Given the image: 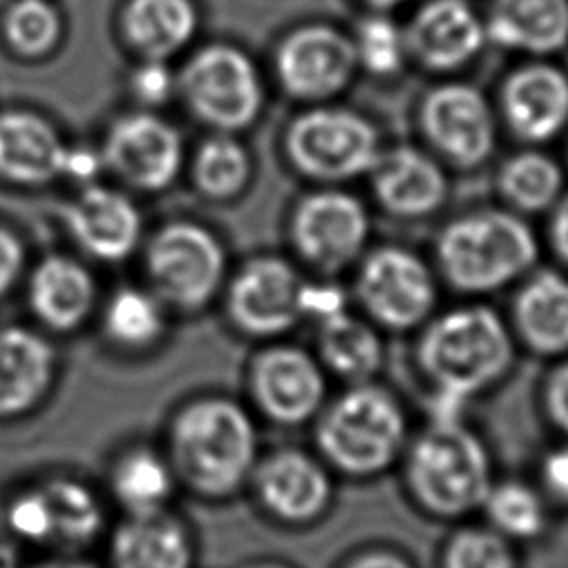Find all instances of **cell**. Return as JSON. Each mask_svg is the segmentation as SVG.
Here are the masks:
<instances>
[{"label": "cell", "mask_w": 568, "mask_h": 568, "mask_svg": "<svg viewBox=\"0 0 568 568\" xmlns=\"http://www.w3.org/2000/svg\"><path fill=\"white\" fill-rule=\"evenodd\" d=\"M539 260L528 222L506 206H481L448 220L435 237L442 280L464 295H488L526 277Z\"/></svg>", "instance_id": "obj_1"}, {"label": "cell", "mask_w": 568, "mask_h": 568, "mask_svg": "<svg viewBox=\"0 0 568 568\" xmlns=\"http://www.w3.org/2000/svg\"><path fill=\"white\" fill-rule=\"evenodd\" d=\"M171 453L175 470L197 495L226 497L255 468L257 433L235 402L200 399L175 417Z\"/></svg>", "instance_id": "obj_2"}, {"label": "cell", "mask_w": 568, "mask_h": 568, "mask_svg": "<svg viewBox=\"0 0 568 568\" xmlns=\"http://www.w3.org/2000/svg\"><path fill=\"white\" fill-rule=\"evenodd\" d=\"M417 362L439 393L468 402L508 371L513 337L490 306H457L426 326L417 344Z\"/></svg>", "instance_id": "obj_3"}, {"label": "cell", "mask_w": 568, "mask_h": 568, "mask_svg": "<svg viewBox=\"0 0 568 568\" xmlns=\"http://www.w3.org/2000/svg\"><path fill=\"white\" fill-rule=\"evenodd\" d=\"M484 444L462 422L433 424L408 457V486L428 513L459 517L484 506L493 481Z\"/></svg>", "instance_id": "obj_4"}, {"label": "cell", "mask_w": 568, "mask_h": 568, "mask_svg": "<svg viewBox=\"0 0 568 568\" xmlns=\"http://www.w3.org/2000/svg\"><path fill=\"white\" fill-rule=\"evenodd\" d=\"M315 435L320 450L335 468L368 477L397 459L406 419L390 393L373 384H357L322 415Z\"/></svg>", "instance_id": "obj_5"}, {"label": "cell", "mask_w": 568, "mask_h": 568, "mask_svg": "<svg viewBox=\"0 0 568 568\" xmlns=\"http://www.w3.org/2000/svg\"><path fill=\"white\" fill-rule=\"evenodd\" d=\"M417 126L430 153L457 171L484 166L497 146V113L470 82L430 87L417 106Z\"/></svg>", "instance_id": "obj_6"}, {"label": "cell", "mask_w": 568, "mask_h": 568, "mask_svg": "<svg viewBox=\"0 0 568 568\" xmlns=\"http://www.w3.org/2000/svg\"><path fill=\"white\" fill-rule=\"evenodd\" d=\"M286 146L304 175L344 182L373 169L382 153V138L366 115L342 106H320L291 124Z\"/></svg>", "instance_id": "obj_7"}, {"label": "cell", "mask_w": 568, "mask_h": 568, "mask_svg": "<svg viewBox=\"0 0 568 568\" xmlns=\"http://www.w3.org/2000/svg\"><path fill=\"white\" fill-rule=\"evenodd\" d=\"M355 293L364 311L379 326L410 331L435 311L437 280L415 251L384 244L364 253L355 277Z\"/></svg>", "instance_id": "obj_8"}, {"label": "cell", "mask_w": 568, "mask_h": 568, "mask_svg": "<svg viewBox=\"0 0 568 568\" xmlns=\"http://www.w3.org/2000/svg\"><path fill=\"white\" fill-rule=\"evenodd\" d=\"M182 89L195 113L220 126L240 129L260 111L262 89L251 60L231 47H209L186 64Z\"/></svg>", "instance_id": "obj_9"}, {"label": "cell", "mask_w": 568, "mask_h": 568, "mask_svg": "<svg viewBox=\"0 0 568 568\" xmlns=\"http://www.w3.org/2000/svg\"><path fill=\"white\" fill-rule=\"evenodd\" d=\"M508 133L526 144H546L568 126V73L546 58L510 69L497 93Z\"/></svg>", "instance_id": "obj_10"}, {"label": "cell", "mask_w": 568, "mask_h": 568, "mask_svg": "<svg viewBox=\"0 0 568 568\" xmlns=\"http://www.w3.org/2000/svg\"><path fill=\"white\" fill-rule=\"evenodd\" d=\"M408 60L430 73H455L484 51V16L470 0H422L404 24Z\"/></svg>", "instance_id": "obj_11"}, {"label": "cell", "mask_w": 568, "mask_h": 568, "mask_svg": "<svg viewBox=\"0 0 568 568\" xmlns=\"http://www.w3.org/2000/svg\"><path fill=\"white\" fill-rule=\"evenodd\" d=\"M371 217L359 197L326 189L304 197L293 217L297 251L322 271H339L357 260L368 242Z\"/></svg>", "instance_id": "obj_12"}, {"label": "cell", "mask_w": 568, "mask_h": 568, "mask_svg": "<svg viewBox=\"0 0 568 568\" xmlns=\"http://www.w3.org/2000/svg\"><path fill=\"white\" fill-rule=\"evenodd\" d=\"M222 268L220 244L195 224L162 229L149 248V271L158 291L182 308L202 306L217 288Z\"/></svg>", "instance_id": "obj_13"}, {"label": "cell", "mask_w": 568, "mask_h": 568, "mask_svg": "<svg viewBox=\"0 0 568 568\" xmlns=\"http://www.w3.org/2000/svg\"><path fill=\"white\" fill-rule=\"evenodd\" d=\"M355 71L353 38L328 24H308L293 31L277 53V73L284 89L302 100H328L342 93Z\"/></svg>", "instance_id": "obj_14"}, {"label": "cell", "mask_w": 568, "mask_h": 568, "mask_svg": "<svg viewBox=\"0 0 568 568\" xmlns=\"http://www.w3.org/2000/svg\"><path fill=\"white\" fill-rule=\"evenodd\" d=\"M368 175L375 202L395 220L430 217L448 197L444 164L430 151L413 144L382 149Z\"/></svg>", "instance_id": "obj_15"}, {"label": "cell", "mask_w": 568, "mask_h": 568, "mask_svg": "<svg viewBox=\"0 0 568 568\" xmlns=\"http://www.w3.org/2000/svg\"><path fill=\"white\" fill-rule=\"evenodd\" d=\"M251 388L257 406L280 424L311 419L326 393L317 362L293 346H277L262 353L251 373Z\"/></svg>", "instance_id": "obj_16"}, {"label": "cell", "mask_w": 568, "mask_h": 568, "mask_svg": "<svg viewBox=\"0 0 568 568\" xmlns=\"http://www.w3.org/2000/svg\"><path fill=\"white\" fill-rule=\"evenodd\" d=\"M104 160L129 184L162 189L178 173L182 144L164 120L155 115H126L111 126Z\"/></svg>", "instance_id": "obj_17"}, {"label": "cell", "mask_w": 568, "mask_h": 568, "mask_svg": "<svg viewBox=\"0 0 568 568\" xmlns=\"http://www.w3.org/2000/svg\"><path fill=\"white\" fill-rule=\"evenodd\" d=\"M300 288L297 273L284 260H255L231 286V315L251 335L282 333L302 315Z\"/></svg>", "instance_id": "obj_18"}, {"label": "cell", "mask_w": 568, "mask_h": 568, "mask_svg": "<svg viewBox=\"0 0 568 568\" xmlns=\"http://www.w3.org/2000/svg\"><path fill=\"white\" fill-rule=\"evenodd\" d=\"M253 479L262 506L288 524L320 517L333 493L326 470L300 450L273 453L255 468Z\"/></svg>", "instance_id": "obj_19"}, {"label": "cell", "mask_w": 568, "mask_h": 568, "mask_svg": "<svg viewBox=\"0 0 568 568\" xmlns=\"http://www.w3.org/2000/svg\"><path fill=\"white\" fill-rule=\"evenodd\" d=\"M484 24L495 47L548 58L568 47V0H493Z\"/></svg>", "instance_id": "obj_20"}, {"label": "cell", "mask_w": 568, "mask_h": 568, "mask_svg": "<svg viewBox=\"0 0 568 568\" xmlns=\"http://www.w3.org/2000/svg\"><path fill=\"white\" fill-rule=\"evenodd\" d=\"M513 324L539 355L568 351V275L555 268L530 271L513 300Z\"/></svg>", "instance_id": "obj_21"}, {"label": "cell", "mask_w": 568, "mask_h": 568, "mask_svg": "<svg viewBox=\"0 0 568 568\" xmlns=\"http://www.w3.org/2000/svg\"><path fill=\"white\" fill-rule=\"evenodd\" d=\"M64 220L75 240L104 260L124 257L140 233V217L133 204L102 186L84 189L67 209Z\"/></svg>", "instance_id": "obj_22"}, {"label": "cell", "mask_w": 568, "mask_h": 568, "mask_svg": "<svg viewBox=\"0 0 568 568\" xmlns=\"http://www.w3.org/2000/svg\"><path fill=\"white\" fill-rule=\"evenodd\" d=\"M191 541L184 526L162 510L129 515L111 539L115 568H189Z\"/></svg>", "instance_id": "obj_23"}, {"label": "cell", "mask_w": 568, "mask_h": 568, "mask_svg": "<svg viewBox=\"0 0 568 568\" xmlns=\"http://www.w3.org/2000/svg\"><path fill=\"white\" fill-rule=\"evenodd\" d=\"M53 373L51 346L24 328L0 331V417H16L36 406Z\"/></svg>", "instance_id": "obj_24"}, {"label": "cell", "mask_w": 568, "mask_h": 568, "mask_svg": "<svg viewBox=\"0 0 568 568\" xmlns=\"http://www.w3.org/2000/svg\"><path fill=\"white\" fill-rule=\"evenodd\" d=\"M67 146L55 131L29 113L0 115V173L16 182H44L62 173Z\"/></svg>", "instance_id": "obj_25"}, {"label": "cell", "mask_w": 568, "mask_h": 568, "mask_svg": "<svg viewBox=\"0 0 568 568\" xmlns=\"http://www.w3.org/2000/svg\"><path fill=\"white\" fill-rule=\"evenodd\" d=\"M495 186L506 209L519 215L544 213L564 195V169L546 151L521 149L497 166Z\"/></svg>", "instance_id": "obj_26"}, {"label": "cell", "mask_w": 568, "mask_h": 568, "mask_svg": "<svg viewBox=\"0 0 568 568\" xmlns=\"http://www.w3.org/2000/svg\"><path fill=\"white\" fill-rule=\"evenodd\" d=\"M29 297L36 315L47 326L69 331L87 317L93 302V282L80 264L49 257L33 271Z\"/></svg>", "instance_id": "obj_27"}, {"label": "cell", "mask_w": 568, "mask_h": 568, "mask_svg": "<svg viewBox=\"0 0 568 568\" xmlns=\"http://www.w3.org/2000/svg\"><path fill=\"white\" fill-rule=\"evenodd\" d=\"M124 29L142 53L160 60L191 38L195 11L189 0H131L124 13Z\"/></svg>", "instance_id": "obj_28"}, {"label": "cell", "mask_w": 568, "mask_h": 568, "mask_svg": "<svg viewBox=\"0 0 568 568\" xmlns=\"http://www.w3.org/2000/svg\"><path fill=\"white\" fill-rule=\"evenodd\" d=\"M320 353L333 373L355 382L371 377L384 357L382 339L373 326L346 311L320 322Z\"/></svg>", "instance_id": "obj_29"}, {"label": "cell", "mask_w": 568, "mask_h": 568, "mask_svg": "<svg viewBox=\"0 0 568 568\" xmlns=\"http://www.w3.org/2000/svg\"><path fill=\"white\" fill-rule=\"evenodd\" d=\"M171 484L173 477L169 466L146 448L126 453L111 475L113 495L129 515L162 510L171 495Z\"/></svg>", "instance_id": "obj_30"}, {"label": "cell", "mask_w": 568, "mask_h": 568, "mask_svg": "<svg viewBox=\"0 0 568 568\" xmlns=\"http://www.w3.org/2000/svg\"><path fill=\"white\" fill-rule=\"evenodd\" d=\"M40 488L51 510L55 541L80 546L100 532L104 515L91 488L71 477L49 479Z\"/></svg>", "instance_id": "obj_31"}, {"label": "cell", "mask_w": 568, "mask_h": 568, "mask_svg": "<svg viewBox=\"0 0 568 568\" xmlns=\"http://www.w3.org/2000/svg\"><path fill=\"white\" fill-rule=\"evenodd\" d=\"M353 38L357 67L375 78L390 80L408 64L404 27L397 24L386 11H371L359 20Z\"/></svg>", "instance_id": "obj_32"}, {"label": "cell", "mask_w": 568, "mask_h": 568, "mask_svg": "<svg viewBox=\"0 0 568 568\" xmlns=\"http://www.w3.org/2000/svg\"><path fill=\"white\" fill-rule=\"evenodd\" d=\"M484 508L490 524L508 537L530 539L537 537L546 526V508L541 497L519 481L493 486Z\"/></svg>", "instance_id": "obj_33"}, {"label": "cell", "mask_w": 568, "mask_h": 568, "mask_svg": "<svg viewBox=\"0 0 568 568\" xmlns=\"http://www.w3.org/2000/svg\"><path fill=\"white\" fill-rule=\"evenodd\" d=\"M109 335L124 346L151 344L162 331V313L151 295L138 288L118 291L106 306Z\"/></svg>", "instance_id": "obj_34"}, {"label": "cell", "mask_w": 568, "mask_h": 568, "mask_svg": "<svg viewBox=\"0 0 568 568\" xmlns=\"http://www.w3.org/2000/svg\"><path fill=\"white\" fill-rule=\"evenodd\" d=\"M248 162L244 149L229 138L206 142L195 158V180L211 195H231L246 180Z\"/></svg>", "instance_id": "obj_35"}, {"label": "cell", "mask_w": 568, "mask_h": 568, "mask_svg": "<svg viewBox=\"0 0 568 568\" xmlns=\"http://www.w3.org/2000/svg\"><path fill=\"white\" fill-rule=\"evenodd\" d=\"M60 31L55 9L44 0H18L7 13V38L22 53L47 51Z\"/></svg>", "instance_id": "obj_36"}, {"label": "cell", "mask_w": 568, "mask_h": 568, "mask_svg": "<svg viewBox=\"0 0 568 568\" xmlns=\"http://www.w3.org/2000/svg\"><path fill=\"white\" fill-rule=\"evenodd\" d=\"M444 568H517L515 555L493 530H464L446 548Z\"/></svg>", "instance_id": "obj_37"}, {"label": "cell", "mask_w": 568, "mask_h": 568, "mask_svg": "<svg viewBox=\"0 0 568 568\" xmlns=\"http://www.w3.org/2000/svg\"><path fill=\"white\" fill-rule=\"evenodd\" d=\"M7 521L11 530L27 541H53L51 510L42 488H31L13 497V501L7 508Z\"/></svg>", "instance_id": "obj_38"}, {"label": "cell", "mask_w": 568, "mask_h": 568, "mask_svg": "<svg viewBox=\"0 0 568 568\" xmlns=\"http://www.w3.org/2000/svg\"><path fill=\"white\" fill-rule=\"evenodd\" d=\"M300 311L302 315L326 322L346 311V297L335 284H302Z\"/></svg>", "instance_id": "obj_39"}, {"label": "cell", "mask_w": 568, "mask_h": 568, "mask_svg": "<svg viewBox=\"0 0 568 568\" xmlns=\"http://www.w3.org/2000/svg\"><path fill=\"white\" fill-rule=\"evenodd\" d=\"M171 71L160 60H149L133 73V91L142 102H164L171 93Z\"/></svg>", "instance_id": "obj_40"}, {"label": "cell", "mask_w": 568, "mask_h": 568, "mask_svg": "<svg viewBox=\"0 0 568 568\" xmlns=\"http://www.w3.org/2000/svg\"><path fill=\"white\" fill-rule=\"evenodd\" d=\"M546 413L568 439V362L561 364L546 386Z\"/></svg>", "instance_id": "obj_41"}, {"label": "cell", "mask_w": 568, "mask_h": 568, "mask_svg": "<svg viewBox=\"0 0 568 568\" xmlns=\"http://www.w3.org/2000/svg\"><path fill=\"white\" fill-rule=\"evenodd\" d=\"M541 475L548 493L568 504V444L546 455Z\"/></svg>", "instance_id": "obj_42"}, {"label": "cell", "mask_w": 568, "mask_h": 568, "mask_svg": "<svg viewBox=\"0 0 568 568\" xmlns=\"http://www.w3.org/2000/svg\"><path fill=\"white\" fill-rule=\"evenodd\" d=\"M548 244L557 260L568 266V193H564L559 202L550 209Z\"/></svg>", "instance_id": "obj_43"}, {"label": "cell", "mask_w": 568, "mask_h": 568, "mask_svg": "<svg viewBox=\"0 0 568 568\" xmlns=\"http://www.w3.org/2000/svg\"><path fill=\"white\" fill-rule=\"evenodd\" d=\"M20 264H22V248L18 240L9 231L0 229V293H4L13 284L20 271Z\"/></svg>", "instance_id": "obj_44"}, {"label": "cell", "mask_w": 568, "mask_h": 568, "mask_svg": "<svg viewBox=\"0 0 568 568\" xmlns=\"http://www.w3.org/2000/svg\"><path fill=\"white\" fill-rule=\"evenodd\" d=\"M100 169V158L89 149H67L62 173L75 180H91Z\"/></svg>", "instance_id": "obj_45"}, {"label": "cell", "mask_w": 568, "mask_h": 568, "mask_svg": "<svg viewBox=\"0 0 568 568\" xmlns=\"http://www.w3.org/2000/svg\"><path fill=\"white\" fill-rule=\"evenodd\" d=\"M348 568H410L404 559L388 552H371L353 561Z\"/></svg>", "instance_id": "obj_46"}, {"label": "cell", "mask_w": 568, "mask_h": 568, "mask_svg": "<svg viewBox=\"0 0 568 568\" xmlns=\"http://www.w3.org/2000/svg\"><path fill=\"white\" fill-rule=\"evenodd\" d=\"M371 11H386V13H390L393 9H397V7H402V4H406V2H410V0H362Z\"/></svg>", "instance_id": "obj_47"}, {"label": "cell", "mask_w": 568, "mask_h": 568, "mask_svg": "<svg viewBox=\"0 0 568 568\" xmlns=\"http://www.w3.org/2000/svg\"><path fill=\"white\" fill-rule=\"evenodd\" d=\"M0 568H18L16 550L2 541H0Z\"/></svg>", "instance_id": "obj_48"}, {"label": "cell", "mask_w": 568, "mask_h": 568, "mask_svg": "<svg viewBox=\"0 0 568 568\" xmlns=\"http://www.w3.org/2000/svg\"><path fill=\"white\" fill-rule=\"evenodd\" d=\"M36 568H93V566L87 561H44Z\"/></svg>", "instance_id": "obj_49"}, {"label": "cell", "mask_w": 568, "mask_h": 568, "mask_svg": "<svg viewBox=\"0 0 568 568\" xmlns=\"http://www.w3.org/2000/svg\"><path fill=\"white\" fill-rule=\"evenodd\" d=\"M248 568H288V566H282V564H273V561H264V564H253Z\"/></svg>", "instance_id": "obj_50"}]
</instances>
